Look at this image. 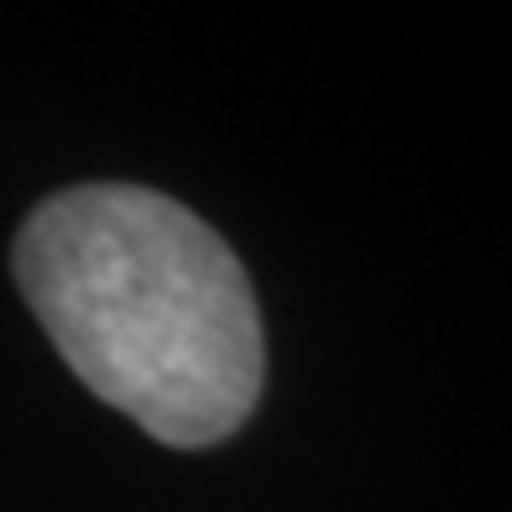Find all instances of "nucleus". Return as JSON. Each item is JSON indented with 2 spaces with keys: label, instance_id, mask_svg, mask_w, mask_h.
Masks as SVG:
<instances>
[{
  "label": "nucleus",
  "instance_id": "obj_1",
  "mask_svg": "<svg viewBox=\"0 0 512 512\" xmlns=\"http://www.w3.org/2000/svg\"><path fill=\"white\" fill-rule=\"evenodd\" d=\"M11 272L68 371L152 439L204 450L262 398V314L241 256L178 199L79 183L16 230Z\"/></svg>",
  "mask_w": 512,
  "mask_h": 512
}]
</instances>
